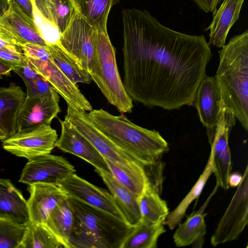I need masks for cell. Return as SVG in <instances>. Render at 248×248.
Returning <instances> with one entry per match:
<instances>
[{
    "instance_id": "cell-1",
    "label": "cell",
    "mask_w": 248,
    "mask_h": 248,
    "mask_svg": "<svg viewBox=\"0 0 248 248\" xmlns=\"http://www.w3.org/2000/svg\"><path fill=\"white\" fill-rule=\"evenodd\" d=\"M124 88L134 100L171 110L192 106L212 57L203 35L161 24L147 10L124 9Z\"/></svg>"
},
{
    "instance_id": "cell-2",
    "label": "cell",
    "mask_w": 248,
    "mask_h": 248,
    "mask_svg": "<svg viewBox=\"0 0 248 248\" xmlns=\"http://www.w3.org/2000/svg\"><path fill=\"white\" fill-rule=\"evenodd\" d=\"M219 50L215 76L223 107H227L248 130V30L232 37Z\"/></svg>"
},
{
    "instance_id": "cell-3",
    "label": "cell",
    "mask_w": 248,
    "mask_h": 248,
    "mask_svg": "<svg viewBox=\"0 0 248 248\" xmlns=\"http://www.w3.org/2000/svg\"><path fill=\"white\" fill-rule=\"evenodd\" d=\"M88 115L95 126L118 147L145 166L161 162L169 150L167 141L155 130L140 126L123 114L114 115L103 109Z\"/></svg>"
},
{
    "instance_id": "cell-4",
    "label": "cell",
    "mask_w": 248,
    "mask_h": 248,
    "mask_svg": "<svg viewBox=\"0 0 248 248\" xmlns=\"http://www.w3.org/2000/svg\"><path fill=\"white\" fill-rule=\"evenodd\" d=\"M67 197L74 215L70 248H120L133 227L103 210Z\"/></svg>"
},
{
    "instance_id": "cell-5",
    "label": "cell",
    "mask_w": 248,
    "mask_h": 248,
    "mask_svg": "<svg viewBox=\"0 0 248 248\" xmlns=\"http://www.w3.org/2000/svg\"><path fill=\"white\" fill-rule=\"evenodd\" d=\"M95 75L93 81L109 103L122 113H130L133 99L126 92L117 65L115 49L107 27L93 26Z\"/></svg>"
},
{
    "instance_id": "cell-6",
    "label": "cell",
    "mask_w": 248,
    "mask_h": 248,
    "mask_svg": "<svg viewBox=\"0 0 248 248\" xmlns=\"http://www.w3.org/2000/svg\"><path fill=\"white\" fill-rule=\"evenodd\" d=\"M32 68L44 77L71 107L90 111L92 106L81 92L53 61L47 47L26 43L19 45Z\"/></svg>"
},
{
    "instance_id": "cell-7",
    "label": "cell",
    "mask_w": 248,
    "mask_h": 248,
    "mask_svg": "<svg viewBox=\"0 0 248 248\" xmlns=\"http://www.w3.org/2000/svg\"><path fill=\"white\" fill-rule=\"evenodd\" d=\"M64 119L84 136L105 159L126 168L144 166L121 149L98 129L90 120L87 111L67 105Z\"/></svg>"
},
{
    "instance_id": "cell-8",
    "label": "cell",
    "mask_w": 248,
    "mask_h": 248,
    "mask_svg": "<svg viewBox=\"0 0 248 248\" xmlns=\"http://www.w3.org/2000/svg\"><path fill=\"white\" fill-rule=\"evenodd\" d=\"M248 223V166L211 237L214 246L237 240Z\"/></svg>"
},
{
    "instance_id": "cell-9",
    "label": "cell",
    "mask_w": 248,
    "mask_h": 248,
    "mask_svg": "<svg viewBox=\"0 0 248 248\" xmlns=\"http://www.w3.org/2000/svg\"><path fill=\"white\" fill-rule=\"evenodd\" d=\"M59 42L79 60L93 80L95 75L93 28L78 9L69 26L61 34Z\"/></svg>"
},
{
    "instance_id": "cell-10",
    "label": "cell",
    "mask_w": 248,
    "mask_h": 248,
    "mask_svg": "<svg viewBox=\"0 0 248 248\" xmlns=\"http://www.w3.org/2000/svg\"><path fill=\"white\" fill-rule=\"evenodd\" d=\"M58 138L57 131L50 125L42 124L16 132L2 141V145L8 152L29 160L50 154Z\"/></svg>"
},
{
    "instance_id": "cell-11",
    "label": "cell",
    "mask_w": 248,
    "mask_h": 248,
    "mask_svg": "<svg viewBox=\"0 0 248 248\" xmlns=\"http://www.w3.org/2000/svg\"><path fill=\"white\" fill-rule=\"evenodd\" d=\"M235 122L236 118L232 111L227 107H222L216 134L211 145L213 173L215 175L217 184L225 190L230 187L228 180L231 173L232 162L229 138Z\"/></svg>"
},
{
    "instance_id": "cell-12",
    "label": "cell",
    "mask_w": 248,
    "mask_h": 248,
    "mask_svg": "<svg viewBox=\"0 0 248 248\" xmlns=\"http://www.w3.org/2000/svg\"><path fill=\"white\" fill-rule=\"evenodd\" d=\"M75 172L74 167L63 157L49 154L28 160L19 181L28 186L35 183L58 185Z\"/></svg>"
},
{
    "instance_id": "cell-13",
    "label": "cell",
    "mask_w": 248,
    "mask_h": 248,
    "mask_svg": "<svg viewBox=\"0 0 248 248\" xmlns=\"http://www.w3.org/2000/svg\"><path fill=\"white\" fill-rule=\"evenodd\" d=\"M58 186L67 196L103 210L126 222L110 193L79 177L75 173L62 180Z\"/></svg>"
},
{
    "instance_id": "cell-14",
    "label": "cell",
    "mask_w": 248,
    "mask_h": 248,
    "mask_svg": "<svg viewBox=\"0 0 248 248\" xmlns=\"http://www.w3.org/2000/svg\"><path fill=\"white\" fill-rule=\"evenodd\" d=\"M201 122L206 128L210 145L217 130L220 110L223 106L220 91L215 77L206 75L200 83L193 105Z\"/></svg>"
},
{
    "instance_id": "cell-15",
    "label": "cell",
    "mask_w": 248,
    "mask_h": 248,
    "mask_svg": "<svg viewBox=\"0 0 248 248\" xmlns=\"http://www.w3.org/2000/svg\"><path fill=\"white\" fill-rule=\"evenodd\" d=\"M59 102V94L54 89L41 97H26L18 114L17 132L50 125L61 111Z\"/></svg>"
},
{
    "instance_id": "cell-16",
    "label": "cell",
    "mask_w": 248,
    "mask_h": 248,
    "mask_svg": "<svg viewBox=\"0 0 248 248\" xmlns=\"http://www.w3.org/2000/svg\"><path fill=\"white\" fill-rule=\"evenodd\" d=\"M61 132L56 147L84 160L95 169L110 172L105 158L92 143L68 121L59 120Z\"/></svg>"
},
{
    "instance_id": "cell-17",
    "label": "cell",
    "mask_w": 248,
    "mask_h": 248,
    "mask_svg": "<svg viewBox=\"0 0 248 248\" xmlns=\"http://www.w3.org/2000/svg\"><path fill=\"white\" fill-rule=\"evenodd\" d=\"M27 201L30 222L44 224L50 213L67 196L57 185L35 183L29 185Z\"/></svg>"
},
{
    "instance_id": "cell-18",
    "label": "cell",
    "mask_w": 248,
    "mask_h": 248,
    "mask_svg": "<svg viewBox=\"0 0 248 248\" xmlns=\"http://www.w3.org/2000/svg\"><path fill=\"white\" fill-rule=\"evenodd\" d=\"M245 0H222L219 7L213 13V19L207 28L210 45L221 48L226 43L228 33L239 19Z\"/></svg>"
},
{
    "instance_id": "cell-19",
    "label": "cell",
    "mask_w": 248,
    "mask_h": 248,
    "mask_svg": "<svg viewBox=\"0 0 248 248\" xmlns=\"http://www.w3.org/2000/svg\"><path fill=\"white\" fill-rule=\"evenodd\" d=\"M0 217L27 225L30 221L27 201L8 179L0 178Z\"/></svg>"
},
{
    "instance_id": "cell-20",
    "label": "cell",
    "mask_w": 248,
    "mask_h": 248,
    "mask_svg": "<svg viewBox=\"0 0 248 248\" xmlns=\"http://www.w3.org/2000/svg\"><path fill=\"white\" fill-rule=\"evenodd\" d=\"M42 19L60 34L78 10L75 0H31Z\"/></svg>"
},
{
    "instance_id": "cell-21",
    "label": "cell",
    "mask_w": 248,
    "mask_h": 248,
    "mask_svg": "<svg viewBox=\"0 0 248 248\" xmlns=\"http://www.w3.org/2000/svg\"><path fill=\"white\" fill-rule=\"evenodd\" d=\"M9 7L1 18L8 24L22 44L29 43L46 47L34 21L25 12L16 0H8Z\"/></svg>"
},
{
    "instance_id": "cell-22",
    "label": "cell",
    "mask_w": 248,
    "mask_h": 248,
    "mask_svg": "<svg viewBox=\"0 0 248 248\" xmlns=\"http://www.w3.org/2000/svg\"><path fill=\"white\" fill-rule=\"evenodd\" d=\"M112 195L116 204L124 215L126 222L134 227L141 218L136 195L118 182L110 172L95 169Z\"/></svg>"
},
{
    "instance_id": "cell-23",
    "label": "cell",
    "mask_w": 248,
    "mask_h": 248,
    "mask_svg": "<svg viewBox=\"0 0 248 248\" xmlns=\"http://www.w3.org/2000/svg\"><path fill=\"white\" fill-rule=\"evenodd\" d=\"M26 97V93L15 83L0 87V128L8 138L17 132L18 114Z\"/></svg>"
},
{
    "instance_id": "cell-24",
    "label": "cell",
    "mask_w": 248,
    "mask_h": 248,
    "mask_svg": "<svg viewBox=\"0 0 248 248\" xmlns=\"http://www.w3.org/2000/svg\"><path fill=\"white\" fill-rule=\"evenodd\" d=\"M44 224L62 243L65 248H70L74 215L67 197L53 209Z\"/></svg>"
},
{
    "instance_id": "cell-25",
    "label": "cell",
    "mask_w": 248,
    "mask_h": 248,
    "mask_svg": "<svg viewBox=\"0 0 248 248\" xmlns=\"http://www.w3.org/2000/svg\"><path fill=\"white\" fill-rule=\"evenodd\" d=\"M47 48L54 62L72 82L89 84L92 80L79 60L66 51L59 42L48 45Z\"/></svg>"
},
{
    "instance_id": "cell-26",
    "label": "cell",
    "mask_w": 248,
    "mask_h": 248,
    "mask_svg": "<svg viewBox=\"0 0 248 248\" xmlns=\"http://www.w3.org/2000/svg\"><path fill=\"white\" fill-rule=\"evenodd\" d=\"M149 184L146 186L138 198L140 214V221L163 224L169 214L166 202Z\"/></svg>"
},
{
    "instance_id": "cell-27",
    "label": "cell",
    "mask_w": 248,
    "mask_h": 248,
    "mask_svg": "<svg viewBox=\"0 0 248 248\" xmlns=\"http://www.w3.org/2000/svg\"><path fill=\"white\" fill-rule=\"evenodd\" d=\"M165 232L163 224L140 221L133 227L120 248H156L158 238Z\"/></svg>"
},
{
    "instance_id": "cell-28",
    "label": "cell",
    "mask_w": 248,
    "mask_h": 248,
    "mask_svg": "<svg viewBox=\"0 0 248 248\" xmlns=\"http://www.w3.org/2000/svg\"><path fill=\"white\" fill-rule=\"evenodd\" d=\"M212 173V157L210 154L206 165L198 181L178 205L169 212L163 225H167L170 229L172 230L181 222L188 206L199 198Z\"/></svg>"
},
{
    "instance_id": "cell-29",
    "label": "cell",
    "mask_w": 248,
    "mask_h": 248,
    "mask_svg": "<svg viewBox=\"0 0 248 248\" xmlns=\"http://www.w3.org/2000/svg\"><path fill=\"white\" fill-rule=\"evenodd\" d=\"M105 160L114 179L136 195L139 196L146 185L151 186L147 174L146 166L126 168Z\"/></svg>"
},
{
    "instance_id": "cell-30",
    "label": "cell",
    "mask_w": 248,
    "mask_h": 248,
    "mask_svg": "<svg viewBox=\"0 0 248 248\" xmlns=\"http://www.w3.org/2000/svg\"><path fill=\"white\" fill-rule=\"evenodd\" d=\"M205 205H203L199 211L192 214L183 223L179 224L173 237L174 242L177 247L192 245L197 239L204 237L206 232L203 213Z\"/></svg>"
},
{
    "instance_id": "cell-31",
    "label": "cell",
    "mask_w": 248,
    "mask_h": 248,
    "mask_svg": "<svg viewBox=\"0 0 248 248\" xmlns=\"http://www.w3.org/2000/svg\"><path fill=\"white\" fill-rule=\"evenodd\" d=\"M18 248H65L44 224L29 222Z\"/></svg>"
},
{
    "instance_id": "cell-32",
    "label": "cell",
    "mask_w": 248,
    "mask_h": 248,
    "mask_svg": "<svg viewBox=\"0 0 248 248\" xmlns=\"http://www.w3.org/2000/svg\"><path fill=\"white\" fill-rule=\"evenodd\" d=\"M81 14L92 26L107 27L111 7L118 0H75Z\"/></svg>"
},
{
    "instance_id": "cell-33",
    "label": "cell",
    "mask_w": 248,
    "mask_h": 248,
    "mask_svg": "<svg viewBox=\"0 0 248 248\" xmlns=\"http://www.w3.org/2000/svg\"><path fill=\"white\" fill-rule=\"evenodd\" d=\"M27 226L0 217V248H18Z\"/></svg>"
},
{
    "instance_id": "cell-34",
    "label": "cell",
    "mask_w": 248,
    "mask_h": 248,
    "mask_svg": "<svg viewBox=\"0 0 248 248\" xmlns=\"http://www.w3.org/2000/svg\"><path fill=\"white\" fill-rule=\"evenodd\" d=\"M24 82L26 87L27 97H41L50 93L54 89L47 81L39 74L36 77Z\"/></svg>"
},
{
    "instance_id": "cell-35",
    "label": "cell",
    "mask_w": 248,
    "mask_h": 248,
    "mask_svg": "<svg viewBox=\"0 0 248 248\" xmlns=\"http://www.w3.org/2000/svg\"><path fill=\"white\" fill-rule=\"evenodd\" d=\"M0 60L12 66L14 69L24 66L28 61L23 53L4 49H0Z\"/></svg>"
},
{
    "instance_id": "cell-36",
    "label": "cell",
    "mask_w": 248,
    "mask_h": 248,
    "mask_svg": "<svg viewBox=\"0 0 248 248\" xmlns=\"http://www.w3.org/2000/svg\"><path fill=\"white\" fill-rule=\"evenodd\" d=\"M0 38L12 42L19 46L22 44L14 31L1 19H0Z\"/></svg>"
},
{
    "instance_id": "cell-37",
    "label": "cell",
    "mask_w": 248,
    "mask_h": 248,
    "mask_svg": "<svg viewBox=\"0 0 248 248\" xmlns=\"http://www.w3.org/2000/svg\"><path fill=\"white\" fill-rule=\"evenodd\" d=\"M0 49H6L16 53H23L20 46L1 38H0Z\"/></svg>"
},
{
    "instance_id": "cell-38",
    "label": "cell",
    "mask_w": 248,
    "mask_h": 248,
    "mask_svg": "<svg viewBox=\"0 0 248 248\" xmlns=\"http://www.w3.org/2000/svg\"><path fill=\"white\" fill-rule=\"evenodd\" d=\"M24 9L26 14L34 20L33 7L31 0H16Z\"/></svg>"
},
{
    "instance_id": "cell-39",
    "label": "cell",
    "mask_w": 248,
    "mask_h": 248,
    "mask_svg": "<svg viewBox=\"0 0 248 248\" xmlns=\"http://www.w3.org/2000/svg\"><path fill=\"white\" fill-rule=\"evenodd\" d=\"M13 70L12 66L0 60V79L9 76Z\"/></svg>"
},
{
    "instance_id": "cell-40",
    "label": "cell",
    "mask_w": 248,
    "mask_h": 248,
    "mask_svg": "<svg viewBox=\"0 0 248 248\" xmlns=\"http://www.w3.org/2000/svg\"><path fill=\"white\" fill-rule=\"evenodd\" d=\"M242 177V176L238 173H231L228 180L229 186H237L241 181Z\"/></svg>"
},
{
    "instance_id": "cell-41",
    "label": "cell",
    "mask_w": 248,
    "mask_h": 248,
    "mask_svg": "<svg viewBox=\"0 0 248 248\" xmlns=\"http://www.w3.org/2000/svg\"><path fill=\"white\" fill-rule=\"evenodd\" d=\"M8 7V0H0V19L2 17Z\"/></svg>"
},
{
    "instance_id": "cell-42",
    "label": "cell",
    "mask_w": 248,
    "mask_h": 248,
    "mask_svg": "<svg viewBox=\"0 0 248 248\" xmlns=\"http://www.w3.org/2000/svg\"><path fill=\"white\" fill-rule=\"evenodd\" d=\"M204 243V237H201L195 242L192 245L193 247L194 248H202Z\"/></svg>"
},
{
    "instance_id": "cell-43",
    "label": "cell",
    "mask_w": 248,
    "mask_h": 248,
    "mask_svg": "<svg viewBox=\"0 0 248 248\" xmlns=\"http://www.w3.org/2000/svg\"><path fill=\"white\" fill-rule=\"evenodd\" d=\"M8 138L7 134L0 128V140L2 141Z\"/></svg>"
}]
</instances>
